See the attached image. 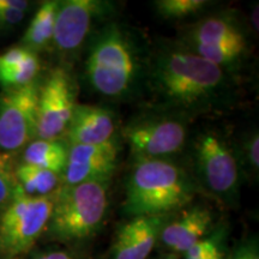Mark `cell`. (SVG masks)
<instances>
[{
  "instance_id": "cell-1",
  "label": "cell",
  "mask_w": 259,
  "mask_h": 259,
  "mask_svg": "<svg viewBox=\"0 0 259 259\" xmlns=\"http://www.w3.org/2000/svg\"><path fill=\"white\" fill-rule=\"evenodd\" d=\"M144 82L163 112L183 118L226 108L233 97L231 71L178 44H161L145 59Z\"/></svg>"
},
{
  "instance_id": "cell-2",
  "label": "cell",
  "mask_w": 259,
  "mask_h": 259,
  "mask_svg": "<svg viewBox=\"0 0 259 259\" xmlns=\"http://www.w3.org/2000/svg\"><path fill=\"white\" fill-rule=\"evenodd\" d=\"M145 59L130 32L109 23L94 36L85 59V78L93 90L108 99H128L144 82Z\"/></svg>"
},
{
  "instance_id": "cell-3",
  "label": "cell",
  "mask_w": 259,
  "mask_h": 259,
  "mask_svg": "<svg viewBox=\"0 0 259 259\" xmlns=\"http://www.w3.org/2000/svg\"><path fill=\"white\" fill-rule=\"evenodd\" d=\"M125 191V210L132 218L167 216L192 202L197 184L169 158H136Z\"/></svg>"
},
{
  "instance_id": "cell-4",
  "label": "cell",
  "mask_w": 259,
  "mask_h": 259,
  "mask_svg": "<svg viewBox=\"0 0 259 259\" xmlns=\"http://www.w3.org/2000/svg\"><path fill=\"white\" fill-rule=\"evenodd\" d=\"M109 181L61 186L53 193L46 234L59 242L85 240L96 233L108 208Z\"/></svg>"
},
{
  "instance_id": "cell-5",
  "label": "cell",
  "mask_w": 259,
  "mask_h": 259,
  "mask_svg": "<svg viewBox=\"0 0 259 259\" xmlns=\"http://www.w3.org/2000/svg\"><path fill=\"white\" fill-rule=\"evenodd\" d=\"M181 45L203 59L232 71L248 51L244 25L229 14L206 15L187 29Z\"/></svg>"
},
{
  "instance_id": "cell-6",
  "label": "cell",
  "mask_w": 259,
  "mask_h": 259,
  "mask_svg": "<svg viewBox=\"0 0 259 259\" xmlns=\"http://www.w3.org/2000/svg\"><path fill=\"white\" fill-rule=\"evenodd\" d=\"M53 208V193L34 197L17 185L0 216V252L16 258L30 250L46 231Z\"/></svg>"
},
{
  "instance_id": "cell-7",
  "label": "cell",
  "mask_w": 259,
  "mask_h": 259,
  "mask_svg": "<svg viewBox=\"0 0 259 259\" xmlns=\"http://www.w3.org/2000/svg\"><path fill=\"white\" fill-rule=\"evenodd\" d=\"M192 153L200 186L223 202L234 199L240 184V163L228 142L216 131H204L194 139Z\"/></svg>"
},
{
  "instance_id": "cell-8",
  "label": "cell",
  "mask_w": 259,
  "mask_h": 259,
  "mask_svg": "<svg viewBox=\"0 0 259 259\" xmlns=\"http://www.w3.org/2000/svg\"><path fill=\"white\" fill-rule=\"evenodd\" d=\"M121 135L135 158H168L185 147L189 125L183 116L161 111L134 118Z\"/></svg>"
},
{
  "instance_id": "cell-9",
  "label": "cell",
  "mask_w": 259,
  "mask_h": 259,
  "mask_svg": "<svg viewBox=\"0 0 259 259\" xmlns=\"http://www.w3.org/2000/svg\"><path fill=\"white\" fill-rule=\"evenodd\" d=\"M37 80L5 89L0 94V150L15 153L25 148L36 135Z\"/></svg>"
},
{
  "instance_id": "cell-10",
  "label": "cell",
  "mask_w": 259,
  "mask_h": 259,
  "mask_svg": "<svg viewBox=\"0 0 259 259\" xmlns=\"http://www.w3.org/2000/svg\"><path fill=\"white\" fill-rule=\"evenodd\" d=\"M77 106V93L71 74L52 70L38 89L35 139H58L65 134Z\"/></svg>"
},
{
  "instance_id": "cell-11",
  "label": "cell",
  "mask_w": 259,
  "mask_h": 259,
  "mask_svg": "<svg viewBox=\"0 0 259 259\" xmlns=\"http://www.w3.org/2000/svg\"><path fill=\"white\" fill-rule=\"evenodd\" d=\"M112 4L101 0H65L59 2L53 44L60 53H76L88 38L94 24L109 14Z\"/></svg>"
},
{
  "instance_id": "cell-12",
  "label": "cell",
  "mask_w": 259,
  "mask_h": 259,
  "mask_svg": "<svg viewBox=\"0 0 259 259\" xmlns=\"http://www.w3.org/2000/svg\"><path fill=\"white\" fill-rule=\"evenodd\" d=\"M119 145L116 141L103 144L69 145L67 163L61 186L89 181H109L118 166Z\"/></svg>"
},
{
  "instance_id": "cell-13",
  "label": "cell",
  "mask_w": 259,
  "mask_h": 259,
  "mask_svg": "<svg viewBox=\"0 0 259 259\" xmlns=\"http://www.w3.org/2000/svg\"><path fill=\"white\" fill-rule=\"evenodd\" d=\"M167 216H136L119 229L113 259H147L160 238Z\"/></svg>"
},
{
  "instance_id": "cell-14",
  "label": "cell",
  "mask_w": 259,
  "mask_h": 259,
  "mask_svg": "<svg viewBox=\"0 0 259 259\" xmlns=\"http://www.w3.org/2000/svg\"><path fill=\"white\" fill-rule=\"evenodd\" d=\"M67 144H103L116 141V120L101 106L77 103L66 131Z\"/></svg>"
},
{
  "instance_id": "cell-15",
  "label": "cell",
  "mask_w": 259,
  "mask_h": 259,
  "mask_svg": "<svg viewBox=\"0 0 259 259\" xmlns=\"http://www.w3.org/2000/svg\"><path fill=\"white\" fill-rule=\"evenodd\" d=\"M213 216L208 208L196 205L183 215L167 222L162 228L160 239L163 245L174 252L185 253L211 229Z\"/></svg>"
},
{
  "instance_id": "cell-16",
  "label": "cell",
  "mask_w": 259,
  "mask_h": 259,
  "mask_svg": "<svg viewBox=\"0 0 259 259\" xmlns=\"http://www.w3.org/2000/svg\"><path fill=\"white\" fill-rule=\"evenodd\" d=\"M69 144L60 139H34L24 148L23 162L45 168L63 177L67 163Z\"/></svg>"
},
{
  "instance_id": "cell-17",
  "label": "cell",
  "mask_w": 259,
  "mask_h": 259,
  "mask_svg": "<svg viewBox=\"0 0 259 259\" xmlns=\"http://www.w3.org/2000/svg\"><path fill=\"white\" fill-rule=\"evenodd\" d=\"M58 6L59 2L57 0L42 3L24 32L22 46L29 51L36 52L44 50L53 41Z\"/></svg>"
},
{
  "instance_id": "cell-18",
  "label": "cell",
  "mask_w": 259,
  "mask_h": 259,
  "mask_svg": "<svg viewBox=\"0 0 259 259\" xmlns=\"http://www.w3.org/2000/svg\"><path fill=\"white\" fill-rule=\"evenodd\" d=\"M17 185L29 196H50L58 190L61 177L45 168L22 162L16 167Z\"/></svg>"
},
{
  "instance_id": "cell-19",
  "label": "cell",
  "mask_w": 259,
  "mask_h": 259,
  "mask_svg": "<svg viewBox=\"0 0 259 259\" xmlns=\"http://www.w3.org/2000/svg\"><path fill=\"white\" fill-rule=\"evenodd\" d=\"M157 14L164 19H185L202 14L210 6L205 0H157L154 3Z\"/></svg>"
},
{
  "instance_id": "cell-20",
  "label": "cell",
  "mask_w": 259,
  "mask_h": 259,
  "mask_svg": "<svg viewBox=\"0 0 259 259\" xmlns=\"http://www.w3.org/2000/svg\"><path fill=\"white\" fill-rule=\"evenodd\" d=\"M12 154L0 150V206H6L14 197L17 180Z\"/></svg>"
},
{
  "instance_id": "cell-21",
  "label": "cell",
  "mask_w": 259,
  "mask_h": 259,
  "mask_svg": "<svg viewBox=\"0 0 259 259\" xmlns=\"http://www.w3.org/2000/svg\"><path fill=\"white\" fill-rule=\"evenodd\" d=\"M28 8L29 2L24 0H0V29L17 25Z\"/></svg>"
},
{
  "instance_id": "cell-22",
  "label": "cell",
  "mask_w": 259,
  "mask_h": 259,
  "mask_svg": "<svg viewBox=\"0 0 259 259\" xmlns=\"http://www.w3.org/2000/svg\"><path fill=\"white\" fill-rule=\"evenodd\" d=\"M239 158L240 166L242 163L250 169L252 174L255 173L258 177L259 170V136L258 131H252L250 135L246 136L244 143L241 145V154H236Z\"/></svg>"
},
{
  "instance_id": "cell-23",
  "label": "cell",
  "mask_w": 259,
  "mask_h": 259,
  "mask_svg": "<svg viewBox=\"0 0 259 259\" xmlns=\"http://www.w3.org/2000/svg\"><path fill=\"white\" fill-rule=\"evenodd\" d=\"M220 244L219 235L204 238L185 252V259H205L213 247Z\"/></svg>"
},
{
  "instance_id": "cell-24",
  "label": "cell",
  "mask_w": 259,
  "mask_h": 259,
  "mask_svg": "<svg viewBox=\"0 0 259 259\" xmlns=\"http://www.w3.org/2000/svg\"><path fill=\"white\" fill-rule=\"evenodd\" d=\"M29 259H79L65 250H47L32 254Z\"/></svg>"
},
{
  "instance_id": "cell-25",
  "label": "cell",
  "mask_w": 259,
  "mask_h": 259,
  "mask_svg": "<svg viewBox=\"0 0 259 259\" xmlns=\"http://www.w3.org/2000/svg\"><path fill=\"white\" fill-rule=\"evenodd\" d=\"M233 259H259L258 252L254 250L253 247L251 248H244L239 253L235 254V257Z\"/></svg>"
},
{
  "instance_id": "cell-26",
  "label": "cell",
  "mask_w": 259,
  "mask_h": 259,
  "mask_svg": "<svg viewBox=\"0 0 259 259\" xmlns=\"http://www.w3.org/2000/svg\"><path fill=\"white\" fill-rule=\"evenodd\" d=\"M205 259H225V252L222 251L221 245H216L211 250V252L206 255Z\"/></svg>"
},
{
  "instance_id": "cell-27",
  "label": "cell",
  "mask_w": 259,
  "mask_h": 259,
  "mask_svg": "<svg viewBox=\"0 0 259 259\" xmlns=\"http://www.w3.org/2000/svg\"><path fill=\"white\" fill-rule=\"evenodd\" d=\"M251 19H252V25L255 29V31H258V5H255V8L251 14Z\"/></svg>"
},
{
  "instance_id": "cell-28",
  "label": "cell",
  "mask_w": 259,
  "mask_h": 259,
  "mask_svg": "<svg viewBox=\"0 0 259 259\" xmlns=\"http://www.w3.org/2000/svg\"><path fill=\"white\" fill-rule=\"evenodd\" d=\"M164 259H176L174 257H167V258H164Z\"/></svg>"
}]
</instances>
